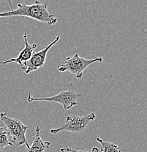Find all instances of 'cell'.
I'll list each match as a JSON object with an SVG mask.
<instances>
[{
  "label": "cell",
  "mask_w": 147,
  "mask_h": 152,
  "mask_svg": "<svg viewBox=\"0 0 147 152\" xmlns=\"http://www.w3.org/2000/svg\"><path fill=\"white\" fill-rule=\"evenodd\" d=\"M48 4L40 3L39 1H34L32 4H25L18 3L17 8L0 12V18H10L13 16L27 17L37 21L45 23L49 26L54 25L57 22V18L48 11Z\"/></svg>",
  "instance_id": "cell-1"
},
{
  "label": "cell",
  "mask_w": 147,
  "mask_h": 152,
  "mask_svg": "<svg viewBox=\"0 0 147 152\" xmlns=\"http://www.w3.org/2000/svg\"><path fill=\"white\" fill-rule=\"evenodd\" d=\"M67 86V89L60 91L55 96H49V97H38V96H32L28 94L27 101L29 102L34 101H47L50 102H56L61 104L64 110H67L71 107L77 105V99L81 97L82 94L76 92V86L75 84L70 83Z\"/></svg>",
  "instance_id": "cell-2"
},
{
  "label": "cell",
  "mask_w": 147,
  "mask_h": 152,
  "mask_svg": "<svg viewBox=\"0 0 147 152\" xmlns=\"http://www.w3.org/2000/svg\"><path fill=\"white\" fill-rule=\"evenodd\" d=\"M7 111L5 110V112L0 113V119L5 125L11 142L12 144L15 142L18 145H25L26 148H29V145L26 137L28 127L20 120L10 117Z\"/></svg>",
  "instance_id": "cell-3"
},
{
  "label": "cell",
  "mask_w": 147,
  "mask_h": 152,
  "mask_svg": "<svg viewBox=\"0 0 147 152\" xmlns=\"http://www.w3.org/2000/svg\"><path fill=\"white\" fill-rule=\"evenodd\" d=\"M101 57H94L91 59L82 58L78 53H75L72 56L67 57L63 64L58 65L57 69L59 72H69L74 75L77 78L80 79L83 77V71L95 62H102Z\"/></svg>",
  "instance_id": "cell-4"
},
{
  "label": "cell",
  "mask_w": 147,
  "mask_h": 152,
  "mask_svg": "<svg viewBox=\"0 0 147 152\" xmlns=\"http://www.w3.org/2000/svg\"><path fill=\"white\" fill-rule=\"evenodd\" d=\"M81 113L83 114L82 116L76 115H67L65 122L59 128L51 129L50 132L51 134H57L60 132L68 131L77 134L84 132L88 125L96 119V115L94 113H91L88 115L85 114L83 111H81Z\"/></svg>",
  "instance_id": "cell-5"
},
{
  "label": "cell",
  "mask_w": 147,
  "mask_h": 152,
  "mask_svg": "<svg viewBox=\"0 0 147 152\" xmlns=\"http://www.w3.org/2000/svg\"><path fill=\"white\" fill-rule=\"evenodd\" d=\"M60 39L59 36H56V38L48 45H46L42 50L38 52H34L30 57V58L26 62L23 72L26 74H29L33 71L37 70L39 68L42 67L45 64L46 59L47 53L51 47H53Z\"/></svg>",
  "instance_id": "cell-6"
},
{
  "label": "cell",
  "mask_w": 147,
  "mask_h": 152,
  "mask_svg": "<svg viewBox=\"0 0 147 152\" xmlns=\"http://www.w3.org/2000/svg\"><path fill=\"white\" fill-rule=\"evenodd\" d=\"M23 40H24V48L20 52L19 54L15 58H11L10 59L6 60V61H0V65L1 64H8V63L11 62H15L18 64V66H20V69L22 70L24 69L25 64L26 62L29 59L30 57L31 56L32 53L34 52V50L37 48V44H29L27 39V34L26 33H24L23 35Z\"/></svg>",
  "instance_id": "cell-7"
},
{
  "label": "cell",
  "mask_w": 147,
  "mask_h": 152,
  "mask_svg": "<svg viewBox=\"0 0 147 152\" xmlns=\"http://www.w3.org/2000/svg\"><path fill=\"white\" fill-rule=\"evenodd\" d=\"M50 145L49 141H43L40 134V128L39 126H36L34 135L32 137V143L27 148V152H45L46 148H48Z\"/></svg>",
  "instance_id": "cell-8"
},
{
  "label": "cell",
  "mask_w": 147,
  "mask_h": 152,
  "mask_svg": "<svg viewBox=\"0 0 147 152\" xmlns=\"http://www.w3.org/2000/svg\"><path fill=\"white\" fill-rule=\"evenodd\" d=\"M96 140L100 144V150L102 152H121L118 145L113 142L105 141L99 137H96Z\"/></svg>",
  "instance_id": "cell-9"
},
{
  "label": "cell",
  "mask_w": 147,
  "mask_h": 152,
  "mask_svg": "<svg viewBox=\"0 0 147 152\" xmlns=\"http://www.w3.org/2000/svg\"><path fill=\"white\" fill-rule=\"evenodd\" d=\"M12 145V143L9 139V134L7 129L0 126V151H2L5 147Z\"/></svg>",
  "instance_id": "cell-10"
},
{
  "label": "cell",
  "mask_w": 147,
  "mask_h": 152,
  "mask_svg": "<svg viewBox=\"0 0 147 152\" xmlns=\"http://www.w3.org/2000/svg\"><path fill=\"white\" fill-rule=\"evenodd\" d=\"M70 150L72 152H99V149L97 147H93L91 151H86V150H75L70 148Z\"/></svg>",
  "instance_id": "cell-11"
},
{
  "label": "cell",
  "mask_w": 147,
  "mask_h": 152,
  "mask_svg": "<svg viewBox=\"0 0 147 152\" xmlns=\"http://www.w3.org/2000/svg\"><path fill=\"white\" fill-rule=\"evenodd\" d=\"M60 151L61 152H72L70 150V148H61Z\"/></svg>",
  "instance_id": "cell-12"
},
{
  "label": "cell",
  "mask_w": 147,
  "mask_h": 152,
  "mask_svg": "<svg viewBox=\"0 0 147 152\" xmlns=\"http://www.w3.org/2000/svg\"><path fill=\"white\" fill-rule=\"evenodd\" d=\"M0 152H2V151H0Z\"/></svg>",
  "instance_id": "cell-13"
}]
</instances>
